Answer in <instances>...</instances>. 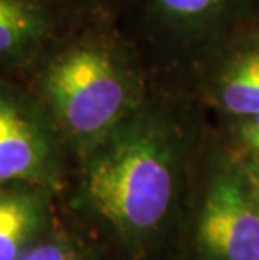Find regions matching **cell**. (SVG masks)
Returning <instances> with one entry per match:
<instances>
[{
  "instance_id": "1",
  "label": "cell",
  "mask_w": 259,
  "mask_h": 260,
  "mask_svg": "<svg viewBox=\"0 0 259 260\" xmlns=\"http://www.w3.org/2000/svg\"><path fill=\"white\" fill-rule=\"evenodd\" d=\"M177 176L172 124L141 106L81 158L76 200L125 250L138 255L167 222Z\"/></svg>"
},
{
  "instance_id": "2",
  "label": "cell",
  "mask_w": 259,
  "mask_h": 260,
  "mask_svg": "<svg viewBox=\"0 0 259 260\" xmlns=\"http://www.w3.org/2000/svg\"><path fill=\"white\" fill-rule=\"evenodd\" d=\"M79 159L141 108L138 74L108 39H79L39 68L34 91Z\"/></svg>"
},
{
  "instance_id": "3",
  "label": "cell",
  "mask_w": 259,
  "mask_h": 260,
  "mask_svg": "<svg viewBox=\"0 0 259 260\" xmlns=\"http://www.w3.org/2000/svg\"><path fill=\"white\" fill-rule=\"evenodd\" d=\"M66 143L32 91L0 79V185H63Z\"/></svg>"
},
{
  "instance_id": "4",
  "label": "cell",
  "mask_w": 259,
  "mask_h": 260,
  "mask_svg": "<svg viewBox=\"0 0 259 260\" xmlns=\"http://www.w3.org/2000/svg\"><path fill=\"white\" fill-rule=\"evenodd\" d=\"M197 242L209 260H259V205L241 165L209 183Z\"/></svg>"
},
{
  "instance_id": "5",
  "label": "cell",
  "mask_w": 259,
  "mask_h": 260,
  "mask_svg": "<svg viewBox=\"0 0 259 260\" xmlns=\"http://www.w3.org/2000/svg\"><path fill=\"white\" fill-rule=\"evenodd\" d=\"M54 193L39 185H0V260H20L46 234L54 222Z\"/></svg>"
},
{
  "instance_id": "6",
  "label": "cell",
  "mask_w": 259,
  "mask_h": 260,
  "mask_svg": "<svg viewBox=\"0 0 259 260\" xmlns=\"http://www.w3.org/2000/svg\"><path fill=\"white\" fill-rule=\"evenodd\" d=\"M52 30L51 10L42 0H0V71L36 62Z\"/></svg>"
},
{
  "instance_id": "7",
  "label": "cell",
  "mask_w": 259,
  "mask_h": 260,
  "mask_svg": "<svg viewBox=\"0 0 259 260\" xmlns=\"http://www.w3.org/2000/svg\"><path fill=\"white\" fill-rule=\"evenodd\" d=\"M212 98L233 118L259 114V37L249 39L220 66Z\"/></svg>"
},
{
  "instance_id": "8",
  "label": "cell",
  "mask_w": 259,
  "mask_h": 260,
  "mask_svg": "<svg viewBox=\"0 0 259 260\" xmlns=\"http://www.w3.org/2000/svg\"><path fill=\"white\" fill-rule=\"evenodd\" d=\"M236 2L238 0H153V10L172 29L194 34L219 24Z\"/></svg>"
},
{
  "instance_id": "9",
  "label": "cell",
  "mask_w": 259,
  "mask_h": 260,
  "mask_svg": "<svg viewBox=\"0 0 259 260\" xmlns=\"http://www.w3.org/2000/svg\"><path fill=\"white\" fill-rule=\"evenodd\" d=\"M20 260H96L91 250L78 237L69 234L56 222L39 240L27 250Z\"/></svg>"
},
{
  "instance_id": "10",
  "label": "cell",
  "mask_w": 259,
  "mask_h": 260,
  "mask_svg": "<svg viewBox=\"0 0 259 260\" xmlns=\"http://www.w3.org/2000/svg\"><path fill=\"white\" fill-rule=\"evenodd\" d=\"M234 136L251 158L259 159V114L236 119Z\"/></svg>"
},
{
  "instance_id": "11",
  "label": "cell",
  "mask_w": 259,
  "mask_h": 260,
  "mask_svg": "<svg viewBox=\"0 0 259 260\" xmlns=\"http://www.w3.org/2000/svg\"><path fill=\"white\" fill-rule=\"evenodd\" d=\"M242 170H244V173L247 176V181H249V186L252 190V195H254L256 202L259 205V159L256 158H251L247 159L241 165Z\"/></svg>"
}]
</instances>
